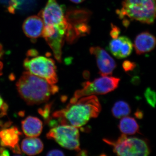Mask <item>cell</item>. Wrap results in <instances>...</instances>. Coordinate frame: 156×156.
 <instances>
[{
	"mask_svg": "<svg viewBox=\"0 0 156 156\" xmlns=\"http://www.w3.org/2000/svg\"><path fill=\"white\" fill-rule=\"evenodd\" d=\"M101 105L95 95L81 98L74 103H69L66 107L53 113V117L58 119L61 125L67 124L76 128L87 124L90 119L98 116Z\"/></svg>",
	"mask_w": 156,
	"mask_h": 156,
	"instance_id": "cell-1",
	"label": "cell"
},
{
	"mask_svg": "<svg viewBox=\"0 0 156 156\" xmlns=\"http://www.w3.org/2000/svg\"><path fill=\"white\" fill-rule=\"evenodd\" d=\"M20 95L29 105L47 102L50 96L55 94L58 88L43 78L25 72L16 83Z\"/></svg>",
	"mask_w": 156,
	"mask_h": 156,
	"instance_id": "cell-2",
	"label": "cell"
},
{
	"mask_svg": "<svg viewBox=\"0 0 156 156\" xmlns=\"http://www.w3.org/2000/svg\"><path fill=\"white\" fill-rule=\"evenodd\" d=\"M118 14L121 18L152 24L156 17V0H124Z\"/></svg>",
	"mask_w": 156,
	"mask_h": 156,
	"instance_id": "cell-3",
	"label": "cell"
},
{
	"mask_svg": "<svg viewBox=\"0 0 156 156\" xmlns=\"http://www.w3.org/2000/svg\"><path fill=\"white\" fill-rule=\"evenodd\" d=\"M23 66L27 71L45 79L49 83L55 85L58 82L55 61L51 58L38 56V52L34 49L27 52Z\"/></svg>",
	"mask_w": 156,
	"mask_h": 156,
	"instance_id": "cell-4",
	"label": "cell"
},
{
	"mask_svg": "<svg viewBox=\"0 0 156 156\" xmlns=\"http://www.w3.org/2000/svg\"><path fill=\"white\" fill-rule=\"evenodd\" d=\"M111 146L113 151L117 155L122 156H146L151 150L148 143L145 140L135 137H128L122 134L116 140H103Z\"/></svg>",
	"mask_w": 156,
	"mask_h": 156,
	"instance_id": "cell-5",
	"label": "cell"
},
{
	"mask_svg": "<svg viewBox=\"0 0 156 156\" xmlns=\"http://www.w3.org/2000/svg\"><path fill=\"white\" fill-rule=\"evenodd\" d=\"M120 79L108 76H101L92 82L87 81L82 84L83 88L77 90L69 103H74L81 98L95 95H104L117 88Z\"/></svg>",
	"mask_w": 156,
	"mask_h": 156,
	"instance_id": "cell-6",
	"label": "cell"
},
{
	"mask_svg": "<svg viewBox=\"0 0 156 156\" xmlns=\"http://www.w3.org/2000/svg\"><path fill=\"white\" fill-rule=\"evenodd\" d=\"M48 139H53L62 147L80 151V133L77 128L63 124L55 126L47 134Z\"/></svg>",
	"mask_w": 156,
	"mask_h": 156,
	"instance_id": "cell-7",
	"label": "cell"
},
{
	"mask_svg": "<svg viewBox=\"0 0 156 156\" xmlns=\"http://www.w3.org/2000/svg\"><path fill=\"white\" fill-rule=\"evenodd\" d=\"M39 16L43 20L45 27L57 30L67 29L68 24L64 8L58 4L57 0H48Z\"/></svg>",
	"mask_w": 156,
	"mask_h": 156,
	"instance_id": "cell-8",
	"label": "cell"
},
{
	"mask_svg": "<svg viewBox=\"0 0 156 156\" xmlns=\"http://www.w3.org/2000/svg\"><path fill=\"white\" fill-rule=\"evenodd\" d=\"M89 51L92 55L95 56L100 75H111L116 67L115 62L112 57L104 49L100 47H91Z\"/></svg>",
	"mask_w": 156,
	"mask_h": 156,
	"instance_id": "cell-9",
	"label": "cell"
},
{
	"mask_svg": "<svg viewBox=\"0 0 156 156\" xmlns=\"http://www.w3.org/2000/svg\"><path fill=\"white\" fill-rule=\"evenodd\" d=\"M108 48L114 56L121 59L126 58L131 54L133 50V44L128 37H118L111 41L109 44Z\"/></svg>",
	"mask_w": 156,
	"mask_h": 156,
	"instance_id": "cell-10",
	"label": "cell"
},
{
	"mask_svg": "<svg viewBox=\"0 0 156 156\" xmlns=\"http://www.w3.org/2000/svg\"><path fill=\"white\" fill-rule=\"evenodd\" d=\"M44 23L40 16H32L25 20L23 25V30L26 35L35 40L42 35Z\"/></svg>",
	"mask_w": 156,
	"mask_h": 156,
	"instance_id": "cell-11",
	"label": "cell"
},
{
	"mask_svg": "<svg viewBox=\"0 0 156 156\" xmlns=\"http://www.w3.org/2000/svg\"><path fill=\"white\" fill-rule=\"evenodd\" d=\"M156 42L155 37L153 35L148 32H144L136 37L133 47L136 54L141 55L153 50Z\"/></svg>",
	"mask_w": 156,
	"mask_h": 156,
	"instance_id": "cell-12",
	"label": "cell"
},
{
	"mask_svg": "<svg viewBox=\"0 0 156 156\" xmlns=\"http://www.w3.org/2000/svg\"><path fill=\"white\" fill-rule=\"evenodd\" d=\"M21 134V132L15 126L2 129L0 131V144L13 149L18 145L19 136Z\"/></svg>",
	"mask_w": 156,
	"mask_h": 156,
	"instance_id": "cell-13",
	"label": "cell"
},
{
	"mask_svg": "<svg viewBox=\"0 0 156 156\" xmlns=\"http://www.w3.org/2000/svg\"><path fill=\"white\" fill-rule=\"evenodd\" d=\"M22 130L28 137H37L41 133L43 123L37 117L28 116L21 122Z\"/></svg>",
	"mask_w": 156,
	"mask_h": 156,
	"instance_id": "cell-14",
	"label": "cell"
},
{
	"mask_svg": "<svg viewBox=\"0 0 156 156\" xmlns=\"http://www.w3.org/2000/svg\"><path fill=\"white\" fill-rule=\"evenodd\" d=\"M21 150L28 155H35L41 153L44 149L41 140L36 137H28L23 140Z\"/></svg>",
	"mask_w": 156,
	"mask_h": 156,
	"instance_id": "cell-15",
	"label": "cell"
},
{
	"mask_svg": "<svg viewBox=\"0 0 156 156\" xmlns=\"http://www.w3.org/2000/svg\"><path fill=\"white\" fill-rule=\"evenodd\" d=\"M119 128L123 134L126 135L140 134L139 125L135 119L131 117H126L122 119Z\"/></svg>",
	"mask_w": 156,
	"mask_h": 156,
	"instance_id": "cell-16",
	"label": "cell"
},
{
	"mask_svg": "<svg viewBox=\"0 0 156 156\" xmlns=\"http://www.w3.org/2000/svg\"><path fill=\"white\" fill-rule=\"evenodd\" d=\"M131 108L126 101H119L115 103L112 109L113 116L116 119L127 116L131 113Z\"/></svg>",
	"mask_w": 156,
	"mask_h": 156,
	"instance_id": "cell-17",
	"label": "cell"
},
{
	"mask_svg": "<svg viewBox=\"0 0 156 156\" xmlns=\"http://www.w3.org/2000/svg\"><path fill=\"white\" fill-rule=\"evenodd\" d=\"M144 96L147 101L152 107L154 108L156 103V93L150 88H147L144 92Z\"/></svg>",
	"mask_w": 156,
	"mask_h": 156,
	"instance_id": "cell-18",
	"label": "cell"
},
{
	"mask_svg": "<svg viewBox=\"0 0 156 156\" xmlns=\"http://www.w3.org/2000/svg\"><path fill=\"white\" fill-rule=\"evenodd\" d=\"M52 106V103L48 104L45 105L43 108L39 109L38 112L45 120H49V115Z\"/></svg>",
	"mask_w": 156,
	"mask_h": 156,
	"instance_id": "cell-19",
	"label": "cell"
},
{
	"mask_svg": "<svg viewBox=\"0 0 156 156\" xmlns=\"http://www.w3.org/2000/svg\"><path fill=\"white\" fill-rule=\"evenodd\" d=\"M135 66V63L129 61L124 62L123 64V68L125 71H130L133 70Z\"/></svg>",
	"mask_w": 156,
	"mask_h": 156,
	"instance_id": "cell-20",
	"label": "cell"
},
{
	"mask_svg": "<svg viewBox=\"0 0 156 156\" xmlns=\"http://www.w3.org/2000/svg\"><path fill=\"white\" fill-rule=\"evenodd\" d=\"M47 156H64L65 154L62 151L59 150L55 149L48 152Z\"/></svg>",
	"mask_w": 156,
	"mask_h": 156,
	"instance_id": "cell-21",
	"label": "cell"
},
{
	"mask_svg": "<svg viewBox=\"0 0 156 156\" xmlns=\"http://www.w3.org/2000/svg\"><path fill=\"white\" fill-rule=\"evenodd\" d=\"M4 54V50L3 49V47L2 45L0 44V76L2 75V70L3 67V64L2 61V57Z\"/></svg>",
	"mask_w": 156,
	"mask_h": 156,
	"instance_id": "cell-22",
	"label": "cell"
},
{
	"mask_svg": "<svg viewBox=\"0 0 156 156\" xmlns=\"http://www.w3.org/2000/svg\"><path fill=\"white\" fill-rule=\"evenodd\" d=\"M120 31L119 30V28L115 27L113 28V30L111 31V36L113 38H116L119 36V34Z\"/></svg>",
	"mask_w": 156,
	"mask_h": 156,
	"instance_id": "cell-23",
	"label": "cell"
},
{
	"mask_svg": "<svg viewBox=\"0 0 156 156\" xmlns=\"http://www.w3.org/2000/svg\"><path fill=\"white\" fill-rule=\"evenodd\" d=\"M9 151L4 147L0 148V156H9Z\"/></svg>",
	"mask_w": 156,
	"mask_h": 156,
	"instance_id": "cell-24",
	"label": "cell"
},
{
	"mask_svg": "<svg viewBox=\"0 0 156 156\" xmlns=\"http://www.w3.org/2000/svg\"><path fill=\"white\" fill-rule=\"evenodd\" d=\"M135 115L136 116V118L139 119H142L143 117L142 112L140 111H137L135 113Z\"/></svg>",
	"mask_w": 156,
	"mask_h": 156,
	"instance_id": "cell-25",
	"label": "cell"
},
{
	"mask_svg": "<svg viewBox=\"0 0 156 156\" xmlns=\"http://www.w3.org/2000/svg\"><path fill=\"white\" fill-rule=\"evenodd\" d=\"M70 1L76 4H79V3L83 2L85 0H70Z\"/></svg>",
	"mask_w": 156,
	"mask_h": 156,
	"instance_id": "cell-26",
	"label": "cell"
},
{
	"mask_svg": "<svg viewBox=\"0 0 156 156\" xmlns=\"http://www.w3.org/2000/svg\"><path fill=\"white\" fill-rule=\"evenodd\" d=\"M3 105H4V101H3L2 98L0 95V108H1Z\"/></svg>",
	"mask_w": 156,
	"mask_h": 156,
	"instance_id": "cell-27",
	"label": "cell"
}]
</instances>
